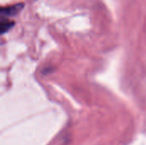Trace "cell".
<instances>
[{
  "mask_svg": "<svg viewBox=\"0 0 146 145\" xmlns=\"http://www.w3.org/2000/svg\"><path fill=\"white\" fill-rule=\"evenodd\" d=\"M15 26V21L9 19L0 18V35L9 32Z\"/></svg>",
  "mask_w": 146,
  "mask_h": 145,
  "instance_id": "2",
  "label": "cell"
},
{
  "mask_svg": "<svg viewBox=\"0 0 146 145\" xmlns=\"http://www.w3.org/2000/svg\"><path fill=\"white\" fill-rule=\"evenodd\" d=\"M23 3H16L9 6H0V18L9 19L20 13L23 8Z\"/></svg>",
  "mask_w": 146,
  "mask_h": 145,
  "instance_id": "1",
  "label": "cell"
}]
</instances>
